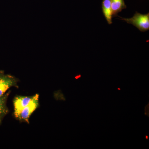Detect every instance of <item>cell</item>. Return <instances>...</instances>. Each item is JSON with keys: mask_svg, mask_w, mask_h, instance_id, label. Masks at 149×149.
Listing matches in <instances>:
<instances>
[{"mask_svg": "<svg viewBox=\"0 0 149 149\" xmlns=\"http://www.w3.org/2000/svg\"><path fill=\"white\" fill-rule=\"evenodd\" d=\"M10 93L11 91H9L0 97V125H1L4 118L9 112L7 102Z\"/></svg>", "mask_w": 149, "mask_h": 149, "instance_id": "5", "label": "cell"}, {"mask_svg": "<svg viewBox=\"0 0 149 149\" xmlns=\"http://www.w3.org/2000/svg\"><path fill=\"white\" fill-rule=\"evenodd\" d=\"M144 110H145V115L147 116L148 117L149 116V103L145 107V109H144Z\"/></svg>", "mask_w": 149, "mask_h": 149, "instance_id": "8", "label": "cell"}, {"mask_svg": "<svg viewBox=\"0 0 149 149\" xmlns=\"http://www.w3.org/2000/svg\"><path fill=\"white\" fill-rule=\"evenodd\" d=\"M126 8L124 0H111V12L112 17L117 16V14Z\"/></svg>", "mask_w": 149, "mask_h": 149, "instance_id": "7", "label": "cell"}, {"mask_svg": "<svg viewBox=\"0 0 149 149\" xmlns=\"http://www.w3.org/2000/svg\"><path fill=\"white\" fill-rule=\"evenodd\" d=\"M18 82L19 80L16 77L5 74L3 70H0V97L12 87L18 88Z\"/></svg>", "mask_w": 149, "mask_h": 149, "instance_id": "3", "label": "cell"}, {"mask_svg": "<svg viewBox=\"0 0 149 149\" xmlns=\"http://www.w3.org/2000/svg\"><path fill=\"white\" fill-rule=\"evenodd\" d=\"M119 17L120 19L126 22L128 24L133 25L141 32H145L149 30V13L143 14L136 12L131 18Z\"/></svg>", "mask_w": 149, "mask_h": 149, "instance_id": "1", "label": "cell"}, {"mask_svg": "<svg viewBox=\"0 0 149 149\" xmlns=\"http://www.w3.org/2000/svg\"><path fill=\"white\" fill-rule=\"evenodd\" d=\"M146 139L147 140H148V136H146Z\"/></svg>", "mask_w": 149, "mask_h": 149, "instance_id": "9", "label": "cell"}, {"mask_svg": "<svg viewBox=\"0 0 149 149\" xmlns=\"http://www.w3.org/2000/svg\"><path fill=\"white\" fill-rule=\"evenodd\" d=\"M102 9L104 17L108 24L112 23L111 12V0H103L102 2Z\"/></svg>", "mask_w": 149, "mask_h": 149, "instance_id": "6", "label": "cell"}, {"mask_svg": "<svg viewBox=\"0 0 149 149\" xmlns=\"http://www.w3.org/2000/svg\"><path fill=\"white\" fill-rule=\"evenodd\" d=\"M118 90H120V89H119V88H118Z\"/></svg>", "mask_w": 149, "mask_h": 149, "instance_id": "10", "label": "cell"}, {"mask_svg": "<svg viewBox=\"0 0 149 149\" xmlns=\"http://www.w3.org/2000/svg\"><path fill=\"white\" fill-rule=\"evenodd\" d=\"M35 95L26 97V96H18L14 99V115L17 114L25 107L27 106L33 100Z\"/></svg>", "mask_w": 149, "mask_h": 149, "instance_id": "4", "label": "cell"}, {"mask_svg": "<svg viewBox=\"0 0 149 149\" xmlns=\"http://www.w3.org/2000/svg\"><path fill=\"white\" fill-rule=\"evenodd\" d=\"M39 95H35V97L27 106L25 107L14 116L17 120L20 122L29 123V118L33 113L38 108L39 106Z\"/></svg>", "mask_w": 149, "mask_h": 149, "instance_id": "2", "label": "cell"}]
</instances>
